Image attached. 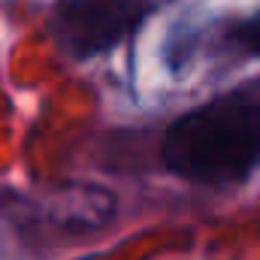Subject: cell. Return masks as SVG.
I'll list each match as a JSON object with an SVG mask.
<instances>
[{"instance_id":"6da1fadb","label":"cell","mask_w":260,"mask_h":260,"mask_svg":"<svg viewBox=\"0 0 260 260\" xmlns=\"http://www.w3.org/2000/svg\"><path fill=\"white\" fill-rule=\"evenodd\" d=\"M170 173L197 185H239L260 164V82L239 85L176 118L164 136Z\"/></svg>"},{"instance_id":"3957f363","label":"cell","mask_w":260,"mask_h":260,"mask_svg":"<svg viewBox=\"0 0 260 260\" xmlns=\"http://www.w3.org/2000/svg\"><path fill=\"white\" fill-rule=\"evenodd\" d=\"M43 203V218L61 230H100L115 215V194L100 185H79L70 182L55 188Z\"/></svg>"},{"instance_id":"7a4b0ae2","label":"cell","mask_w":260,"mask_h":260,"mask_svg":"<svg viewBox=\"0 0 260 260\" xmlns=\"http://www.w3.org/2000/svg\"><path fill=\"white\" fill-rule=\"evenodd\" d=\"M148 0H55L49 27L70 58L88 61L118 46L145 18Z\"/></svg>"},{"instance_id":"277c9868","label":"cell","mask_w":260,"mask_h":260,"mask_svg":"<svg viewBox=\"0 0 260 260\" xmlns=\"http://www.w3.org/2000/svg\"><path fill=\"white\" fill-rule=\"evenodd\" d=\"M233 43L242 46L251 55H260V15H254V18H248V21L233 27Z\"/></svg>"}]
</instances>
